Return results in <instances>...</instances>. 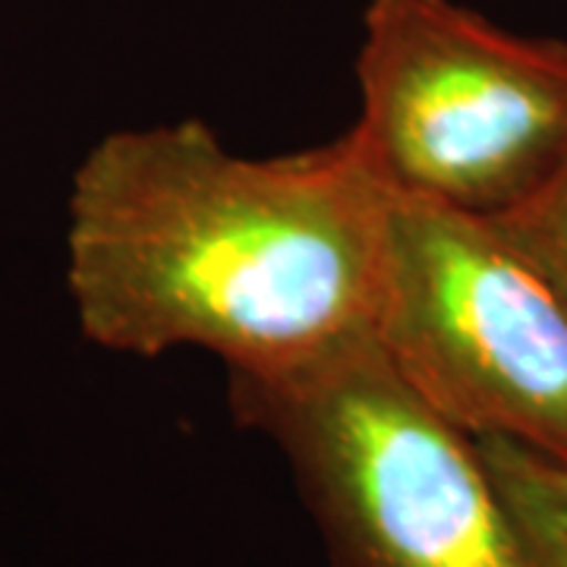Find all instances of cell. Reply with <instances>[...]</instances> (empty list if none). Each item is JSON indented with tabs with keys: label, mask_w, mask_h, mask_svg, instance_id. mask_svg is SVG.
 <instances>
[{
	"label": "cell",
	"mask_w": 567,
	"mask_h": 567,
	"mask_svg": "<svg viewBox=\"0 0 567 567\" xmlns=\"http://www.w3.org/2000/svg\"><path fill=\"white\" fill-rule=\"evenodd\" d=\"M388 218L350 130L275 158L196 117L117 130L73 174L66 287L111 353L196 347L227 375H268L372 331Z\"/></svg>",
	"instance_id": "obj_1"
},
{
	"label": "cell",
	"mask_w": 567,
	"mask_h": 567,
	"mask_svg": "<svg viewBox=\"0 0 567 567\" xmlns=\"http://www.w3.org/2000/svg\"><path fill=\"white\" fill-rule=\"evenodd\" d=\"M230 406L281 447L331 567H539L476 439L406 385L372 331L230 375Z\"/></svg>",
	"instance_id": "obj_2"
},
{
	"label": "cell",
	"mask_w": 567,
	"mask_h": 567,
	"mask_svg": "<svg viewBox=\"0 0 567 567\" xmlns=\"http://www.w3.org/2000/svg\"><path fill=\"white\" fill-rule=\"evenodd\" d=\"M350 126L391 193L502 215L567 158V41L454 0H369Z\"/></svg>",
	"instance_id": "obj_3"
},
{
	"label": "cell",
	"mask_w": 567,
	"mask_h": 567,
	"mask_svg": "<svg viewBox=\"0 0 567 567\" xmlns=\"http://www.w3.org/2000/svg\"><path fill=\"white\" fill-rule=\"evenodd\" d=\"M372 338L461 432L567 464V293L498 218L391 193Z\"/></svg>",
	"instance_id": "obj_4"
},
{
	"label": "cell",
	"mask_w": 567,
	"mask_h": 567,
	"mask_svg": "<svg viewBox=\"0 0 567 567\" xmlns=\"http://www.w3.org/2000/svg\"><path fill=\"white\" fill-rule=\"evenodd\" d=\"M539 567H567V464L511 439H476Z\"/></svg>",
	"instance_id": "obj_5"
},
{
	"label": "cell",
	"mask_w": 567,
	"mask_h": 567,
	"mask_svg": "<svg viewBox=\"0 0 567 567\" xmlns=\"http://www.w3.org/2000/svg\"><path fill=\"white\" fill-rule=\"evenodd\" d=\"M567 293V158L524 203L492 215Z\"/></svg>",
	"instance_id": "obj_6"
}]
</instances>
